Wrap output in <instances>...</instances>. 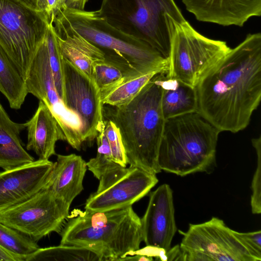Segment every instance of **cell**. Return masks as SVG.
Instances as JSON below:
<instances>
[{"mask_svg":"<svg viewBox=\"0 0 261 261\" xmlns=\"http://www.w3.org/2000/svg\"><path fill=\"white\" fill-rule=\"evenodd\" d=\"M195 88L197 112L220 132L246 128L261 100V34H248Z\"/></svg>","mask_w":261,"mask_h":261,"instance_id":"cell-1","label":"cell"},{"mask_svg":"<svg viewBox=\"0 0 261 261\" xmlns=\"http://www.w3.org/2000/svg\"><path fill=\"white\" fill-rule=\"evenodd\" d=\"M166 73L155 74L126 105L102 108L103 118L119 129L127 164L154 174L161 171L158 157L166 121L161 100Z\"/></svg>","mask_w":261,"mask_h":261,"instance_id":"cell-2","label":"cell"},{"mask_svg":"<svg viewBox=\"0 0 261 261\" xmlns=\"http://www.w3.org/2000/svg\"><path fill=\"white\" fill-rule=\"evenodd\" d=\"M60 232V244L81 246L103 261H120L140 248L141 219L132 206L104 211L74 210Z\"/></svg>","mask_w":261,"mask_h":261,"instance_id":"cell-3","label":"cell"},{"mask_svg":"<svg viewBox=\"0 0 261 261\" xmlns=\"http://www.w3.org/2000/svg\"><path fill=\"white\" fill-rule=\"evenodd\" d=\"M220 133L197 112L166 119L158 152L159 168L180 176L208 171L215 163Z\"/></svg>","mask_w":261,"mask_h":261,"instance_id":"cell-4","label":"cell"},{"mask_svg":"<svg viewBox=\"0 0 261 261\" xmlns=\"http://www.w3.org/2000/svg\"><path fill=\"white\" fill-rule=\"evenodd\" d=\"M99 14L168 59L177 26L187 20L174 0H102Z\"/></svg>","mask_w":261,"mask_h":261,"instance_id":"cell-5","label":"cell"},{"mask_svg":"<svg viewBox=\"0 0 261 261\" xmlns=\"http://www.w3.org/2000/svg\"><path fill=\"white\" fill-rule=\"evenodd\" d=\"M55 29L75 32L101 49L118 55L144 73L167 72L168 59L145 42L111 25L95 11L66 9L55 19Z\"/></svg>","mask_w":261,"mask_h":261,"instance_id":"cell-6","label":"cell"},{"mask_svg":"<svg viewBox=\"0 0 261 261\" xmlns=\"http://www.w3.org/2000/svg\"><path fill=\"white\" fill-rule=\"evenodd\" d=\"M48 24L36 0H0V45L25 81Z\"/></svg>","mask_w":261,"mask_h":261,"instance_id":"cell-7","label":"cell"},{"mask_svg":"<svg viewBox=\"0 0 261 261\" xmlns=\"http://www.w3.org/2000/svg\"><path fill=\"white\" fill-rule=\"evenodd\" d=\"M230 49L225 41L203 36L186 21L177 26L173 35L167 75L196 87L205 73Z\"/></svg>","mask_w":261,"mask_h":261,"instance_id":"cell-8","label":"cell"},{"mask_svg":"<svg viewBox=\"0 0 261 261\" xmlns=\"http://www.w3.org/2000/svg\"><path fill=\"white\" fill-rule=\"evenodd\" d=\"M178 246L177 260L257 261L234 235L233 230L216 217L190 224Z\"/></svg>","mask_w":261,"mask_h":261,"instance_id":"cell-9","label":"cell"},{"mask_svg":"<svg viewBox=\"0 0 261 261\" xmlns=\"http://www.w3.org/2000/svg\"><path fill=\"white\" fill-rule=\"evenodd\" d=\"M70 205L44 189L29 199L0 212V222L37 242L61 232Z\"/></svg>","mask_w":261,"mask_h":261,"instance_id":"cell-10","label":"cell"},{"mask_svg":"<svg viewBox=\"0 0 261 261\" xmlns=\"http://www.w3.org/2000/svg\"><path fill=\"white\" fill-rule=\"evenodd\" d=\"M25 83L28 93L49 109L61 126L66 141L73 148L80 150L84 142L82 123L79 116L65 106L57 91L45 38L35 55Z\"/></svg>","mask_w":261,"mask_h":261,"instance_id":"cell-11","label":"cell"},{"mask_svg":"<svg viewBox=\"0 0 261 261\" xmlns=\"http://www.w3.org/2000/svg\"><path fill=\"white\" fill-rule=\"evenodd\" d=\"M62 67L63 101L79 116L84 142L92 141L104 119L100 89L92 78L64 58Z\"/></svg>","mask_w":261,"mask_h":261,"instance_id":"cell-12","label":"cell"},{"mask_svg":"<svg viewBox=\"0 0 261 261\" xmlns=\"http://www.w3.org/2000/svg\"><path fill=\"white\" fill-rule=\"evenodd\" d=\"M156 174L138 167H122L114 176L99 183L87 198L85 209L104 211L130 206L149 193L157 184Z\"/></svg>","mask_w":261,"mask_h":261,"instance_id":"cell-13","label":"cell"},{"mask_svg":"<svg viewBox=\"0 0 261 261\" xmlns=\"http://www.w3.org/2000/svg\"><path fill=\"white\" fill-rule=\"evenodd\" d=\"M55 163L40 160L0 172V212L45 189Z\"/></svg>","mask_w":261,"mask_h":261,"instance_id":"cell-14","label":"cell"},{"mask_svg":"<svg viewBox=\"0 0 261 261\" xmlns=\"http://www.w3.org/2000/svg\"><path fill=\"white\" fill-rule=\"evenodd\" d=\"M141 222L142 239L146 245L167 252L177 230L173 193L168 185L163 184L150 193Z\"/></svg>","mask_w":261,"mask_h":261,"instance_id":"cell-15","label":"cell"},{"mask_svg":"<svg viewBox=\"0 0 261 261\" xmlns=\"http://www.w3.org/2000/svg\"><path fill=\"white\" fill-rule=\"evenodd\" d=\"M200 21L223 26L242 27L251 17L261 15V0H181Z\"/></svg>","mask_w":261,"mask_h":261,"instance_id":"cell-16","label":"cell"},{"mask_svg":"<svg viewBox=\"0 0 261 261\" xmlns=\"http://www.w3.org/2000/svg\"><path fill=\"white\" fill-rule=\"evenodd\" d=\"M24 125L27 130L26 148L33 151L40 160H48L56 154V142L66 141L57 119L41 100L33 116Z\"/></svg>","mask_w":261,"mask_h":261,"instance_id":"cell-17","label":"cell"},{"mask_svg":"<svg viewBox=\"0 0 261 261\" xmlns=\"http://www.w3.org/2000/svg\"><path fill=\"white\" fill-rule=\"evenodd\" d=\"M87 169L86 162L80 155L57 154V162L45 189L70 206L84 189L83 180Z\"/></svg>","mask_w":261,"mask_h":261,"instance_id":"cell-18","label":"cell"},{"mask_svg":"<svg viewBox=\"0 0 261 261\" xmlns=\"http://www.w3.org/2000/svg\"><path fill=\"white\" fill-rule=\"evenodd\" d=\"M24 123L13 121L0 103V167L10 170L34 161L24 148L20 137Z\"/></svg>","mask_w":261,"mask_h":261,"instance_id":"cell-19","label":"cell"},{"mask_svg":"<svg viewBox=\"0 0 261 261\" xmlns=\"http://www.w3.org/2000/svg\"><path fill=\"white\" fill-rule=\"evenodd\" d=\"M61 55L92 78L93 64L105 59V53L75 32L55 29Z\"/></svg>","mask_w":261,"mask_h":261,"instance_id":"cell-20","label":"cell"},{"mask_svg":"<svg viewBox=\"0 0 261 261\" xmlns=\"http://www.w3.org/2000/svg\"><path fill=\"white\" fill-rule=\"evenodd\" d=\"M167 73L163 80L161 100L165 119L166 120L197 112L198 101L196 88L178 80L169 78Z\"/></svg>","mask_w":261,"mask_h":261,"instance_id":"cell-21","label":"cell"},{"mask_svg":"<svg viewBox=\"0 0 261 261\" xmlns=\"http://www.w3.org/2000/svg\"><path fill=\"white\" fill-rule=\"evenodd\" d=\"M143 74L145 73L124 58L114 54H105L104 60L93 64L92 70V78L100 92L114 88L128 79Z\"/></svg>","mask_w":261,"mask_h":261,"instance_id":"cell-22","label":"cell"},{"mask_svg":"<svg viewBox=\"0 0 261 261\" xmlns=\"http://www.w3.org/2000/svg\"><path fill=\"white\" fill-rule=\"evenodd\" d=\"M0 92L11 109H20L29 93L25 81L0 45Z\"/></svg>","mask_w":261,"mask_h":261,"instance_id":"cell-23","label":"cell"},{"mask_svg":"<svg viewBox=\"0 0 261 261\" xmlns=\"http://www.w3.org/2000/svg\"><path fill=\"white\" fill-rule=\"evenodd\" d=\"M25 261H103L96 252L75 245L60 244L57 246L39 248L29 255Z\"/></svg>","mask_w":261,"mask_h":261,"instance_id":"cell-24","label":"cell"},{"mask_svg":"<svg viewBox=\"0 0 261 261\" xmlns=\"http://www.w3.org/2000/svg\"><path fill=\"white\" fill-rule=\"evenodd\" d=\"M156 73L152 72L128 79L114 88L100 92L102 105L113 107L126 105L139 94Z\"/></svg>","mask_w":261,"mask_h":261,"instance_id":"cell-25","label":"cell"},{"mask_svg":"<svg viewBox=\"0 0 261 261\" xmlns=\"http://www.w3.org/2000/svg\"><path fill=\"white\" fill-rule=\"evenodd\" d=\"M0 247L24 259L39 248L36 242L0 222Z\"/></svg>","mask_w":261,"mask_h":261,"instance_id":"cell-26","label":"cell"},{"mask_svg":"<svg viewBox=\"0 0 261 261\" xmlns=\"http://www.w3.org/2000/svg\"><path fill=\"white\" fill-rule=\"evenodd\" d=\"M97 144L109 149L114 161L122 167H126L127 159L118 127L111 120L105 119L96 137Z\"/></svg>","mask_w":261,"mask_h":261,"instance_id":"cell-27","label":"cell"},{"mask_svg":"<svg viewBox=\"0 0 261 261\" xmlns=\"http://www.w3.org/2000/svg\"><path fill=\"white\" fill-rule=\"evenodd\" d=\"M48 59L57 91L63 101V76L62 60L57 34L53 23H49L45 35Z\"/></svg>","mask_w":261,"mask_h":261,"instance_id":"cell-28","label":"cell"},{"mask_svg":"<svg viewBox=\"0 0 261 261\" xmlns=\"http://www.w3.org/2000/svg\"><path fill=\"white\" fill-rule=\"evenodd\" d=\"M86 164L88 170L99 180V182L114 176L123 167L114 161L109 150L101 146H97L96 156L86 162Z\"/></svg>","mask_w":261,"mask_h":261,"instance_id":"cell-29","label":"cell"},{"mask_svg":"<svg viewBox=\"0 0 261 261\" xmlns=\"http://www.w3.org/2000/svg\"><path fill=\"white\" fill-rule=\"evenodd\" d=\"M252 144L255 148L257 159V167L254 174L251 189L252 194L251 197L252 213L259 214L261 213V137L252 139Z\"/></svg>","mask_w":261,"mask_h":261,"instance_id":"cell-30","label":"cell"},{"mask_svg":"<svg viewBox=\"0 0 261 261\" xmlns=\"http://www.w3.org/2000/svg\"><path fill=\"white\" fill-rule=\"evenodd\" d=\"M233 233L256 260L260 261L261 231L243 233L233 230Z\"/></svg>","mask_w":261,"mask_h":261,"instance_id":"cell-31","label":"cell"},{"mask_svg":"<svg viewBox=\"0 0 261 261\" xmlns=\"http://www.w3.org/2000/svg\"><path fill=\"white\" fill-rule=\"evenodd\" d=\"M39 11L48 23H54L56 17L65 10L63 0H36Z\"/></svg>","mask_w":261,"mask_h":261,"instance_id":"cell-32","label":"cell"},{"mask_svg":"<svg viewBox=\"0 0 261 261\" xmlns=\"http://www.w3.org/2000/svg\"><path fill=\"white\" fill-rule=\"evenodd\" d=\"M88 0H63L65 10L83 11Z\"/></svg>","mask_w":261,"mask_h":261,"instance_id":"cell-33","label":"cell"},{"mask_svg":"<svg viewBox=\"0 0 261 261\" xmlns=\"http://www.w3.org/2000/svg\"><path fill=\"white\" fill-rule=\"evenodd\" d=\"M0 261H24V259L0 247Z\"/></svg>","mask_w":261,"mask_h":261,"instance_id":"cell-34","label":"cell"},{"mask_svg":"<svg viewBox=\"0 0 261 261\" xmlns=\"http://www.w3.org/2000/svg\"><path fill=\"white\" fill-rule=\"evenodd\" d=\"M128 255L120 259V261H152L153 258L151 256L140 254H135Z\"/></svg>","mask_w":261,"mask_h":261,"instance_id":"cell-35","label":"cell"}]
</instances>
